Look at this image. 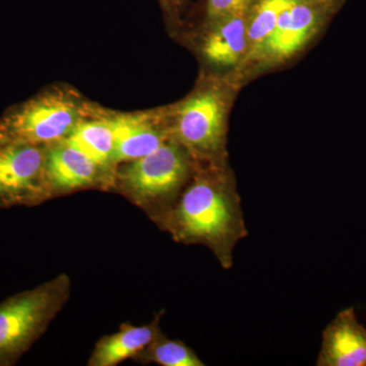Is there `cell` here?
Segmentation results:
<instances>
[{"label": "cell", "instance_id": "2e32d148", "mask_svg": "<svg viewBox=\"0 0 366 366\" xmlns=\"http://www.w3.org/2000/svg\"><path fill=\"white\" fill-rule=\"evenodd\" d=\"M255 0H207L204 24L249 11Z\"/></svg>", "mask_w": 366, "mask_h": 366}, {"label": "cell", "instance_id": "ba28073f", "mask_svg": "<svg viewBox=\"0 0 366 366\" xmlns=\"http://www.w3.org/2000/svg\"><path fill=\"white\" fill-rule=\"evenodd\" d=\"M115 169L106 168L67 142L47 146L45 177L51 197L114 185Z\"/></svg>", "mask_w": 366, "mask_h": 366}, {"label": "cell", "instance_id": "52a82bcc", "mask_svg": "<svg viewBox=\"0 0 366 366\" xmlns=\"http://www.w3.org/2000/svg\"><path fill=\"white\" fill-rule=\"evenodd\" d=\"M345 1L295 0L282 11L274 32L257 54L274 60L289 59L326 26Z\"/></svg>", "mask_w": 366, "mask_h": 366}, {"label": "cell", "instance_id": "8fae6325", "mask_svg": "<svg viewBox=\"0 0 366 366\" xmlns=\"http://www.w3.org/2000/svg\"><path fill=\"white\" fill-rule=\"evenodd\" d=\"M247 14H231L204 25L199 51L211 66L230 67L247 55Z\"/></svg>", "mask_w": 366, "mask_h": 366}, {"label": "cell", "instance_id": "5bb4252c", "mask_svg": "<svg viewBox=\"0 0 366 366\" xmlns=\"http://www.w3.org/2000/svg\"><path fill=\"white\" fill-rule=\"evenodd\" d=\"M295 0H255L247 14V55L261 50L278 24L280 14Z\"/></svg>", "mask_w": 366, "mask_h": 366}, {"label": "cell", "instance_id": "277c9868", "mask_svg": "<svg viewBox=\"0 0 366 366\" xmlns=\"http://www.w3.org/2000/svg\"><path fill=\"white\" fill-rule=\"evenodd\" d=\"M71 280H54L11 296L0 303V366L16 365L42 336L69 295Z\"/></svg>", "mask_w": 366, "mask_h": 366}, {"label": "cell", "instance_id": "9a60e30c", "mask_svg": "<svg viewBox=\"0 0 366 366\" xmlns=\"http://www.w3.org/2000/svg\"><path fill=\"white\" fill-rule=\"evenodd\" d=\"M139 356L144 362H154L162 366L204 365L189 346L179 340H170L163 333Z\"/></svg>", "mask_w": 366, "mask_h": 366}, {"label": "cell", "instance_id": "7c38bea8", "mask_svg": "<svg viewBox=\"0 0 366 366\" xmlns=\"http://www.w3.org/2000/svg\"><path fill=\"white\" fill-rule=\"evenodd\" d=\"M159 320L160 315L144 326L125 325L117 333L103 337L96 344L88 365L114 366L139 355L162 334Z\"/></svg>", "mask_w": 366, "mask_h": 366}, {"label": "cell", "instance_id": "30bf717a", "mask_svg": "<svg viewBox=\"0 0 366 366\" xmlns=\"http://www.w3.org/2000/svg\"><path fill=\"white\" fill-rule=\"evenodd\" d=\"M317 366H366V327L353 307L346 308L322 332Z\"/></svg>", "mask_w": 366, "mask_h": 366}, {"label": "cell", "instance_id": "6da1fadb", "mask_svg": "<svg viewBox=\"0 0 366 366\" xmlns=\"http://www.w3.org/2000/svg\"><path fill=\"white\" fill-rule=\"evenodd\" d=\"M194 163L189 182L159 223L178 242L206 245L229 269L236 245L249 233L234 177L226 162Z\"/></svg>", "mask_w": 366, "mask_h": 366}, {"label": "cell", "instance_id": "9c48e42d", "mask_svg": "<svg viewBox=\"0 0 366 366\" xmlns=\"http://www.w3.org/2000/svg\"><path fill=\"white\" fill-rule=\"evenodd\" d=\"M115 134L114 165L149 155L172 137L165 110L117 112L109 110Z\"/></svg>", "mask_w": 366, "mask_h": 366}, {"label": "cell", "instance_id": "8992f818", "mask_svg": "<svg viewBox=\"0 0 366 366\" xmlns=\"http://www.w3.org/2000/svg\"><path fill=\"white\" fill-rule=\"evenodd\" d=\"M47 146H0V211L51 199L45 177Z\"/></svg>", "mask_w": 366, "mask_h": 366}, {"label": "cell", "instance_id": "3957f363", "mask_svg": "<svg viewBox=\"0 0 366 366\" xmlns=\"http://www.w3.org/2000/svg\"><path fill=\"white\" fill-rule=\"evenodd\" d=\"M194 165L189 151L171 139L149 155L119 164L114 184L139 206L155 209L160 220L189 182Z\"/></svg>", "mask_w": 366, "mask_h": 366}, {"label": "cell", "instance_id": "5b68a950", "mask_svg": "<svg viewBox=\"0 0 366 366\" xmlns=\"http://www.w3.org/2000/svg\"><path fill=\"white\" fill-rule=\"evenodd\" d=\"M226 105L220 92L201 88L167 112L172 137L197 162H226Z\"/></svg>", "mask_w": 366, "mask_h": 366}, {"label": "cell", "instance_id": "e0dca14e", "mask_svg": "<svg viewBox=\"0 0 366 366\" xmlns=\"http://www.w3.org/2000/svg\"><path fill=\"white\" fill-rule=\"evenodd\" d=\"M159 2L165 14L173 18L179 14L185 0H159Z\"/></svg>", "mask_w": 366, "mask_h": 366}, {"label": "cell", "instance_id": "7a4b0ae2", "mask_svg": "<svg viewBox=\"0 0 366 366\" xmlns=\"http://www.w3.org/2000/svg\"><path fill=\"white\" fill-rule=\"evenodd\" d=\"M79 91L67 85H52L33 97L9 107L0 117V146H39L66 141L81 119L95 110Z\"/></svg>", "mask_w": 366, "mask_h": 366}, {"label": "cell", "instance_id": "4fadbf2b", "mask_svg": "<svg viewBox=\"0 0 366 366\" xmlns=\"http://www.w3.org/2000/svg\"><path fill=\"white\" fill-rule=\"evenodd\" d=\"M67 143L94 161L110 169L114 165L115 134L109 109L96 106L91 115L84 118L66 139Z\"/></svg>", "mask_w": 366, "mask_h": 366}]
</instances>
